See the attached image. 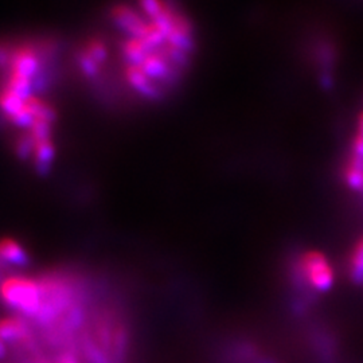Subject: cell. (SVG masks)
<instances>
[{"mask_svg":"<svg viewBox=\"0 0 363 363\" xmlns=\"http://www.w3.org/2000/svg\"><path fill=\"white\" fill-rule=\"evenodd\" d=\"M0 300L11 310L35 316L42 306V286L26 276H8L0 282Z\"/></svg>","mask_w":363,"mask_h":363,"instance_id":"6da1fadb","label":"cell"},{"mask_svg":"<svg viewBox=\"0 0 363 363\" xmlns=\"http://www.w3.org/2000/svg\"><path fill=\"white\" fill-rule=\"evenodd\" d=\"M350 157L363 160V112L360 115V119H358V127H357V133H355L353 144H351V156Z\"/></svg>","mask_w":363,"mask_h":363,"instance_id":"52a82bcc","label":"cell"},{"mask_svg":"<svg viewBox=\"0 0 363 363\" xmlns=\"http://www.w3.org/2000/svg\"><path fill=\"white\" fill-rule=\"evenodd\" d=\"M344 181L354 191H363V160L350 157L344 170Z\"/></svg>","mask_w":363,"mask_h":363,"instance_id":"5b68a950","label":"cell"},{"mask_svg":"<svg viewBox=\"0 0 363 363\" xmlns=\"http://www.w3.org/2000/svg\"><path fill=\"white\" fill-rule=\"evenodd\" d=\"M27 262L26 251L12 238L0 239V266H21Z\"/></svg>","mask_w":363,"mask_h":363,"instance_id":"3957f363","label":"cell"},{"mask_svg":"<svg viewBox=\"0 0 363 363\" xmlns=\"http://www.w3.org/2000/svg\"><path fill=\"white\" fill-rule=\"evenodd\" d=\"M57 363H77V361L72 357H62Z\"/></svg>","mask_w":363,"mask_h":363,"instance_id":"ba28073f","label":"cell"},{"mask_svg":"<svg viewBox=\"0 0 363 363\" xmlns=\"http://www.w3.org/2000/svg\"><path fill=\"white\" fill-rule=\"evenodd\" d=\"M4 354H6V342L0 337V358L4 357Z\"/></svg>","mask_w":363,"mask_h":363,"instance_id":"9c48e42d","label":"cell"},{"mask_svg":"<svg viewBox=\"0 0 363 363\" xmlns=\"http://www.w3.org/2000/svg\"><path fill=\"white\" fill-rule=\"evenodd\" d=\"M300 269L308 286L317 292H327L334 286L335 282L334 268L328 259L320 252L316 251L307 252L302 257Z\"/></svg>","mask_w":363,"mask_h":363,"instance_id":"7a4b0ae2","label":"cell"},{"mask_svg":"<svg viewBox=\"0 0 363 363\" xmlns=\"http://www.w3.org/2000/svg\"><path fill=\"white\" fill-rule=\"evenodd\" d=\"M350 276L357 284H363V237L355 244L350 259Z\"/></svg>","mask_w":363,"mask_h":363,"instance_id":"8992f818","label":"cell"},{"mask_svg":"<svg viewBox=\"0 0 363 363\" xmlns=\"http://www.w3.org/2000/svg\"><path fill=\"white\" fill-rule=\"evenodd\" d=\"M28 335L26 322L21 316H6L0 319V337L7 342L23 340Z\"/></svg>","mask_w":363,"mask_h":363,"instance_id":"277c9868","label":"cell"}]
</instances>
